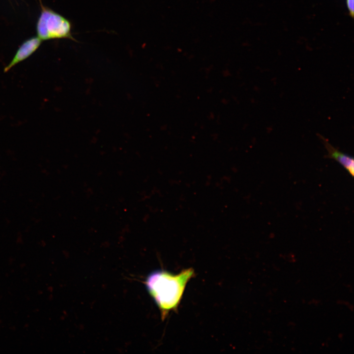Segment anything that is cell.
<instances>
[{
  "instance_id": "obj_1",
  "label": "cell",
  "mask_w": 354,
  "mask_h": 354,
  "mask_svg": "<svg viewBox=\"0 0 354 354\" xmlns=\"http://www.w3.org/2000/svg\"><path fill=\"white\" fill-rule=\"evenodd\" d=\"M194 275L193 268H188L176 274L157 270L147 277L146 288L158 307L162 320L171 311L177 310L186 285Z\"/></svg>"
},
{
  "instance_id": "obj_2",
  "label": "cell",
  "mask_w": 354,
  "mask_h": 354,
  "mask_svg": "<svg viewBox=\"0 0 354 354\" xmlns=\"http://www.w3.org/2000/svg\"><path fill=\"white\" fill-rule=\"evenodd\" d=\"M72 24L63 16L44 7L36 25L37 36L41 40L67 38L76 41L72 35Z\"/></svg>"
},
{
  "instance_id": "obj_3",
  "label": "cell",
  "mask_w": 354,
  "mask_h": 354,
  "mask_svg": "<svg viewBox=\"0 0 354 354\" xmlns=\"http://www.w3.org/2000/svg\"><path fill=\"white\" fill-rule=\"evenodd\" d=\"M41 40L38 36L32 37L22 43L11 60L4 68V72H7L18 63L30 57L39 48Z\"/></svg>"
},
{
  "instance_id": "obj_4",
  "label": "cell",
  "mask_w": 354,
  "mask_h": 354,
  "mask_svg": "<svg viewBox=\"0 0 354 354\" xmlns=\"http://www.w3.org/2000/svg\"><path fill=\"white\" fill-rule=\"evenodd\" d=\"M323 142L328 152V156L339 162L352 176H354V158L333 147L325 138L322 137Z\"/></svg>"
},
{
  "instance_id": "obj_5",
  "label": "cell",
  "mask_w": 354,
  "mask_h": 354,
  "mask_svg": "<svg viewBox=\"0 0 354 354\" xmlns=\"http://www.w3.org/2000/svg\"><path fill=\"white\" fill-rule=\"evenodd\" d=\"M346 5L350 15L352 17H353L354 13V0H346Z\"/></svg>"
}]
</instances>
